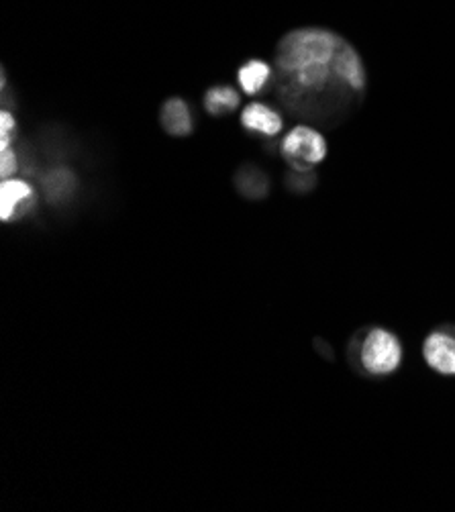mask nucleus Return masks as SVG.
<instances>
[{"label":"nucleus","mask_w":455,"mask_h":512,"mask_svg":"<svg viewBox=\"0 0 455 512\" xmlns=\"http://www.w3.org/2000/svg\"><path fill=\"white\" fill-rule=\"evenodd\" d=\"M274 82L294 121L335 127L362 105L370 76L360 49L325 27L284 33L274 51Z\"/></svg>","instance_id":"1"},{"label":"nucleus","mask_w":455,"mask_h":512,"mask_svg":"<svg viewBox=\"0 0 455 512\" xmlns=\"http://www.w3.org/2000/svg\"><path fill=\"white\" fill-rule=\"evenodd\" d=\"M351 345L358 347V366L368 376H390L402 364V345L398 337L388 329H366L362 335H358V339H353ZM356 357H351V360H356Z\"/></svg>","instance_id":"2"},{"label":"nucleus","mask_w":455,"mask_h":512,"mask_svg":"<svg viewBox=\"0 0 455 512\" xmlns=\"http://www.w3.org/2000/svg\"><path fill=\"white\" fill-rule=\"evenodd\" d=\"M280 153L292 170L309 172L327 160L329 143L321 129L298 123L282 137Z\"/></svg>","instance_id":"3"},{"label":"nucleus","mask_w":455,"mask_h":512,"mask_svg":"<svg viewBox=\"0 0 455 512\" xmlns=\"http://www.w3.org/2000/svg\"><path fill=\"white\" fill-rule=\"evenodd\" d=\"M37 202L35 188L23 178H7L0 184V221L11 223L29 215Z\"/></svg>","instance_id":"4"},{"label":"nucleus","mask_w":455,"mask_h":512,"mask_svg":"<svg viewBox=\"0 0 455 512\" xmlns=\"http://www.w3.org/2000/svg\"><path fill=\"white\" fill-rule=\"evenodd\" d=\"M423 357L441 376H455V327L435 329L423 343Z\"/></svg>","instance_id":"5"},{"label":"nucleus","mask_w":455,"mask_h":512,"mask_svg":"<svg viewBox=\"0 0 455 512\" xmlns=\"http://www.w3.org/2000/svg\"><path fill=\"white\" fill-rule=\"evenodd\" d=\"M241 127L251 133L278 137L284 129V119L278 111L264 105V102H249L241 111Z\"/></svg>","instance_id":"6"},{"label":"nucleus","mask_w":455,"mask_h":512,"mask_svg":"<svg viewBox=\"0 0 455 512\" xmlns=\"http://www.w3.org/2000/svg\"><path fill=\"white\" fill-rule=\"evenodd\" d=\"M160 123L170 137H188L194 127L188 102L180 96L168 98L160 111Z\"/></svg>","instance_id":"7"},{"label":"nucleus","mask_w":455,"mask_h":512,"mask_svg":"<svg viewBox=\"0 0 455 512\" xmlns=\"http://www.w3.org/2000/svg\"><path fill=\"white\" fill-rule=\"evenodd\" d=\"M272 76H274V70L268 62H264L260 58H251L239 66L237 84L241 86V90L247 96H256L268 86Z\"/></svg>","instance_id":"8"},{"label":"nucleus","mask_w":455,"mask_h":512,"mask_svg":"<svg viewBox=\"0 0 455 512\" xmlns=\"http://www.w3.org/2000/svg\"><path fill=\"white\" fill-rule=\"evenodd\" d=\"M241 105V96L233 86L219 84L211 86L205 92V111L213 117H223L237 111Z\"/></svg>","instance_id":"9"},{"label":"nucleus","mask_w":455,"mask_h":512,"mask_svg":"<svg viewBox=\"0 0 455 512\" xmlns=\"http://www.w3.org/2000/svg\"><path fill=\"white\" fill-rule=\"evenodd\" d=\"M15 135H17V119L13 113L3 109V113H0V149L13 147L11 143L15 141Z\"/></svg>","instance_id":"10"},{"label":"nucleus","mask_w":455,"mask_h":512,"mask_svg":"<svg viewBox=\"0 0 455 512\" xmlns=\"http://www.w3.org/2000/svg\"><path fill=\"white\" fill-rule=\"evenodd\" d=\"M19 172V156L13 147L0 151V178L7 180Z\"/></svg>","instance_id":"11"}]
</instances>
